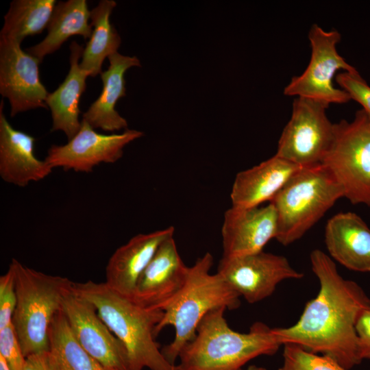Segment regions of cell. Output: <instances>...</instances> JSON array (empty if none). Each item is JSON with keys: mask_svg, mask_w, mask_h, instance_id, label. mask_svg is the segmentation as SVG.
Instances as JSON below:
<instances>
[{"mask_svg": "<svg viewBox=\"0 0 370 370\" xmlns=\"http://www.w3.org/2000/svg\"><path fill=\"white\" fill-rule=\"evenodd\" d=\"M284 345L283 362L279 370H347L330 356L295 344Z\"/></svg>", "mask_w": 370, "mask_h": 370, "instance_id": "cell-26", "label": "cell"}, {"mask_svg": "<svg viewBox=\"0 0 370 370\" xmlns=\"http://www.w3.org/2000/svg\"><path fill=\"white\" fill-rule=\"evenodd\" d=\"M0 105V176L3 181L25 187L31 182L43 180L52 171L44 160L34 153L36 139L14 129L7 120Z\"/></svg>", "mask_w": 370, "mask_h": 370, "instance_id": "cell-17", "label": "cell"}, {"mask_svg": "<svg viewBox=\"0 0 370 370\" xmlns=\"http://www.w3.org/2000/svg\"><path fill=\"white\" fill-rule=\"evenodd\" d=\"M84 47L76 41L70 45L69 73L62 83L53 92L49 93L46 104L51 110V131L63 132L68 140L79 132V108L82 95L86 88V79L89 74L80 67Z\"/></svg>", "mask_w": 370, "mask_h": 370, "instance_id": "cell-21", "label": "cell"}, {"mask_svg": "<svg viewBox=\"0 0 370 370\" xmlns=\"http://www.w3.org/2000/svg\"><path fill=\"white\" fill-rule=\"evenodd\" d=\"M188 271L173 236L166 238L139 278L132 299L144 307L162 310L183 288Z\"/></svg>", "mask_w": 370, "mask_h": 370, "instance_id": "cell-15", "label": "cell"}, {"mask_svg": "<svg viewBox=\"0 0 370 370\" xmlns=\"http://www.w3.org/2000/svg\"><path fill=\"white\" fill-rule=\"evenodd\" d=\"M277 234V215L269 203L265 206L235 208L224 214L221 227L222 258L259 252Z\"/></svg>", "mask_w": 370, "mask_h": 370, "instance_id": "cell-14", "label": "cell"}, {"mask_svg": "<svg viewBox=\"0 0 370 370\" xmlns=\"http://www.w3.org/2000/svg\"><path fill=\"white\" fill-rule=\"evenodd\" d=\"M173 226L147 234H138L119 247L106 267V284L114 291L133 299L139 278L161 243L174 236Z\"/></svg>", "mask_w": 370, "mask_h": 370, "instance_id": "cell-16", "label": "cell"}, {"mask_svg": "<svg viewBox=\"0 0 370 370\" xmlns=\"http://www.w3.org/2000/svg\"><path fill=\"white\" fill-rule=\"evenodd\" d=\"M301 167L275 154L259 164L237 173L230 199L235 208H253L273 199Z\"/></svg>", "mask_w": 370, "mask_h": 370, "instance_id": "cell-18", "label": "cell"}, {"mask_svg": "<svg viewBox=\"0 0 370 370\" xmlns=\"http://www.w3.org/2000/svg\"><path fill=\"white\" fill-rule=\"evenodd\" d=\"M328 107L314 99L295 98L275 154L300 167L321 164L334 135V123L326 114Z\"/></svg>", "mask_w": 370, "mask_h": 370, "instance_id": "cell-9", "label": "cell"}, {"mask_svg": "<svg viewBox=\"0 0 370 370\" xmlns=\"http://www.w3.org/2000/svg\"><path fill=\"white\" fill-rule=\"evenodd\" d=\"M0 370H12L5 360L0 356Z\"/></svg>", "mask_w": 370, "mask_h": 370, "instance_id": "cell-32", "label": "cell"}, {"mask_svg": "<svg viewBox=\"0 0 370 370\" xmlns=\"http://www.w3.org/2000/svg\"><path fill=\"white\" fill-rule=\"evenodd\" d=\"M40 60L21 49L18 42L0 38V93L11 106L10 116L47 108L49 92L39 77Z\"/></svg>", "mask_w": 370, "mask_h": 370, "instance_id": "cell-13", "label": "cell"}, {"mask_svg": "<svg viewBox=\"0 0 370 370\" xmlns=\"http://www.w3.org/2000/svg\"><path fill=\"white\" fill-rule=\"evenodd\" d=\"M90 10L86 0H68L56 3L47 26V34L38 44L25 49L41 62L59 49L71 36L90 38L92 27L89 23Z\"/></svg>", "mask_w": 370, "mask_h": 370, "instance_id": "cell-22", "label": "cell"}, {"mask_svg": "<svg viewBox=\"0 0 370 370\" xmlns=\"http://www.w3.org/2000/svg\"><path fill=\"white\" fill-rule=\"evenodd\" d=\"M61 310L76 340L91 356L108 369L130 370L125 346L73 284L64 295Z\"/></svg>", "mask_w": 370, "mask_h": 370, "instance_id": "cell-11", "label": "cell"}, {"mask_svg": "<svg viewBox=\"0 0 370 370\" xmlns=\"http://www.w3.org/2000/svg\"><path fill=\"white\" fill-rule=\"evenodd\" d=\"M241 370H267L266 368L257 365H250L247 369H242Z\"/></svg>", "mask_w": 370, "mask_h": 370, "instance_id": "cell-33", "label": "cell"}, {"mask_svg": "<svg viewBox=\"0 0 370 370\" xmlns=\"http://www.w3.org/2000/svg\"><path fill=\"white\" fill-rule=\"evenodd\" d=\"M217 273L249 304L271 296L284 280L304 277V273L295 269L285 256L263 250L234 258H221Z\"/></svg>", "mask_w": 370, "mask_h": 370, "instance_id": "cell-10", "label": "cell"}, {"mask_svg": "<svg viewBox=\"0 0 370 370\" xmlns=\"http://www.w3.org/2000/svg\"><path fill=\"white\" fill-rule=\"evenodd\" d=\"M325 243L332 260L352 271L370 272V228L357 214L332 216L325 225Z\"/></svg>", "mask_w": 370, "mask_h": 370, "instance_id": "cell-19", "label": "cell"}, {"mask_svg": "<svg viewBox=\"0 0 370 370\" xmlns=\"http://www.w3.org/2000/svg\"><path fill=\"white\" fill-rule=\"evenodd\" d=\"M16 304L15 273L10 264L7 272L0 277V329L12 323Z\"/></svg>", "mask_w": 370, "mask_h": 370, "instance_id": "cell-28", "label": "cell"}, {"mask_svg": "<svg viewBox=\"0 0 370 370\" xmlns=\"http://www.w3.org/2000/svg\"><path fill=\"white\" fill-rule=\"evenodd\" d=\"M356 331L360 360L370 358V306L360 315L356 325Z\"/></svg>", "mask_w": 370, "mask_h": 370, "instance_id": "cell-30", "label": "cell"}, {"mask_svg": "<svg viewBox=\"0 0 370 370\" xmlns=\"http://www.w3.org/2000/svg\"><path fill=\"white\" fill-rule=\"evenodd\" d=\"M49 341V354L54 370H110L77 342L62 310L53 319Z\"/></svg>", "mask_w": 370, "mask_h": 370, "instance_id": "cell-24", "label": "cell"}, {"mask_svg": "<svg viewBox=\"0 0 370 370\" xmlns=\"http://www.w3.org/2000/svg\"><path fill=\"white\" fill-rule=\"evenodd\" d=\"M109 67L100 73L103 89L99 97L83 113L82 120L94 129L115 132L127 129V121L115 110L118 100L125 96V73L133 66H140L136 56L114 53L108 58Z\"/></svg>", "mask_w": 370, "mask_h": 370, "instance_id": "cell-20", "label": "cell"}, {"mask_svg": "<svg viewBox=\"0 0 370 370\" xmlns=\"http://www.w3.org/2000/svg\"><path fill=\"white\" fill-rule=\"evenodd\" d=\"M15 273L17 304L12 323L25 358L49 351V332L61 310L66 292L73 282L67 278L44 273L15 258L10 262Z\"/></svg>", "mask_w": 370, "mask_h": 370, "instance_id": "cell-5", "label": "cell"}, {"mask_svg": "<svg viewBox=\"0 0 370 370\" xmlns=\"http://www.w3.org/2000/svg\"><path fill=\"white\" fill-rule=\"evenodd\" d=\"M221 307L209 312L181 349L175 370H241L249 360L271 356L282 345L273 328L254 323L247 333L233 330Z\"/></svg>", "mask_w": 370, "mask_h": 370, "instance_id": "cell-2", "label": "cell"}, {"mask_svg": "<svg viewBox=\"0 0 370 370\" xmlns=\"http://www.w3.org/2000/svg\"><path fill=\"white\" fill-rule=\"evenodd\" d=\"M23 370H54L49 352L27 356Z\"/></svg>", "mask_w": 370, "mask_h": 370, "instance_id": "cell-31", "label": "cell"}, {"mask_svg": "<svg viewBox=\"0 0 370 370\" xmlns=\"http://www.w3.org/2000/svg\"><path fill=\"white\" fill-rule=\"evenodd\" d=\"M74 291L91 302L111 332L125 346L130 370H175L156 341L155 329L164 312L140 306L106 282H73Z\"/></svg>", "mask_w": 370, "mask_h": 370, "instance_id": "cell-3", "label": "cell"}, {"mask_svg": "<svg viewBox=\"0 0 370 370\" xmlns=\"http://www.w3.org/2000/svg\"><path fill=\"white\" fill-rule=\"evenodd\" d=\"M341 197L342 188L321 163L300 168L269 202L277 215L275 239L284 246L297 241Z\"/></svg>", "mask_w": 370, "mask_h": 370, "instance_id": "cell-6", "label": "cell"}, {"mask_svg": "<svg viewBox=\"0 0 370 370\" xmlns=\"http://www.w3.org/2000/svg\"><path fill=\"white\" fill-rule=\"evenodd\" d=\"M0 356L12 370H23L26 358L12 323L0 329Z\"/></svg>", "mask_w": 370, "mask_h": 370, "instance_id": "cell-29", "label": "cell"}, {"mask_svg": "<svg viewBox=\"0 0 370 370\" xmlns=\"http://www.w3.org/2000/svg\"><path fill=\"white\" fill-rule=\"evenodd\" d=\"M57 3L56 0H14L4 16L0 38L21 43L29 36L47 27Z\"/></svg>", "mask_w": 370, "mask_h": 370, "instance_id": "cell-25", "label": "cell"}, {"mask_svg": "<svg viewBox=\"0 0 370 370\" xmlns=\"http://www.w3.org/2000/svg\"><path fill=\"white\" fill-rule=\"evenodd\" d=\"M213 263L210 252L198 258L188 267L183 288L162 308L164 314L156 327L155 334L157 337L166 326L174 328V339L162 349L173 365L181 349L194 338L199 324L209 312L221 307L234 310L240 306L238 293L219 273H210Z\"/></svg>", "mask_w": 370, "mask_h": 370, "instance_id": "cell-4", "label": "cell"}, {"mask_svg": "<svg viewBox=\"0 0 370 370\" xmlns=\"http://www.w3.org/2000/svg\"><path fill=\"white\" fill-rule=\"evenodd\" d=\"M335 81L344 90L351 100L358 103L370 120V86L358 71H341L336 75Z\"/></svg>", "mask_w": 370, "mask_h": 370, "instance_id": "cell-27", "label": "cell"}, {"mask_svg": "<svg viewBox=\"0 0 370 370\" xmlns=\"http://www.w3.org/2000/svg\"><path fill=\"white\" fill-rule=\"evenodd\" d=\"M321 164L353 204L370 206V120L363 110L351 121L334 123L333 138Z\"/></svg>", "mask_w": 370, "mask_h": 370, "instance_id": "cell-7", "label": "cell"}, {"mask_svg": "<svg viewBox=\"0 0 370 370\" xmlns=\"http://www.w3.org/2000/svg\"><path fill=\"white\" fill-rule=\"evenodd\" d=\"M143 135L131 129L121 134H102L82 120L76 135L65 145H52L45 160L52 169L90 173L101 163L116 162L123 156L125 147Z\"/></svg>", "mask_w": 370, "mask_h": 370, "instance_id": "cell-12", "label": "cell"}, {"mask_svg": "<svg viewBox=\"0 0 370 370\" xmlns=\"http://www.w3.org/2000/svg\"><path fill=\"white\" fill-rule=\"evenodd\" d=\"M116 6L114 0H101L90 10L92 32L79 63L80 67L90 77H95L102 72L105 58L118 52L121 45V37L110 21V16Z\"/></svg>", "mask_w": 370, "mask_h": 370, "instance_id": "cell-23", "label": "cell"}, {"mask_svg": "<svg viewBox=\"0 0 370 370\" xmlns=\"http://www.w3.org/2000/svg\"><path fill=\"white\" fill-rule=\"evenodd\" d=\"M308 36L311 48L309 63L301 75L291 78L284 89V94L314 99L328 106L349 102L351 100L349 95L334 84V78L339 70L357 71L337 51L341 34L336 29L325 31L317 24H313Z\"/></svg>", "mask_w": 370, "mask_h": 370, "instance_id": "cell-8", "label": "cell"}, {"mask_svg": "<svg viewBox=\"0 0 370 370\" xmlns=\"http://www.w3.org/2000/svg\"><path fill=\"white\" fill-rule=\"evenodd\" d=\"M310 260L320 284L317 295L306 304L294 325L273 331L282 345L295 344L330 356L348 370L361 361L356 325L370 306V299L357 283L340 275L323 251H312Z\"/></svg>", "mask_w": 370, "mask_h": 370, "instance_id": "cell-1", "label": "cell"}]
</instances>
